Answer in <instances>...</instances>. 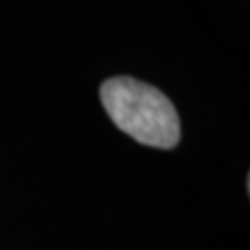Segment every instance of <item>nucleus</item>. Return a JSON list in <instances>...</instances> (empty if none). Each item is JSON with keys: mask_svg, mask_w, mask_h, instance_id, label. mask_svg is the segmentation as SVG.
<instances>
[{"mask_svg": "<svg viewBox=\"0 0 250 250\" xmlns=\"http://www.w3.org/2000/svg\"><path fill=\"white\" fill-rule=\"evenodd\" d=\"M100 100L117 128L137 143L163 150L178 145L176 107L154 85L130 76H115L100 85Z\"/></svg>", "mask_w": 250, "mask_h": 250, "instance_id": "obj_1", "label": "nucleus"}]
</instances>
